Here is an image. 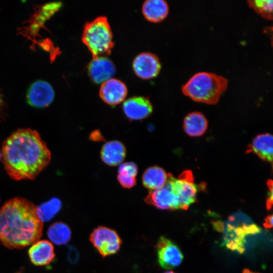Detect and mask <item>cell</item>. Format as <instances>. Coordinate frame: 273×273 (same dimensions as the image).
Here are the masks:
<instances>
[{
    "label": "cell",
    "mask_w": 273,
    "mask_h": 273,
    "mask_svg": "<svg viewBox=\"0 0 273 273\" xmlns=\"http://www.w3.org/2000/svg\"><path fill=\"white\" fill-rule=\"evenodd\" d=\"M1 154L5 170L15 180L35 179L51 159L46 143L31 128L13 132L3 142Z\"/></svg>",
    "instance_id": "1"
},
{
    "label": "cell",
    "mask_w": 273,
    "mask_h": 273,
    "mask_svg": "<svg viewBox=\"0 0 273 273\" xmlns=\"http://www.w3.org/2000/svg\"><path fill=\"white\" fill-rule=\"evenodd\" d=\"M43 222L36 207L28 200L14 198L0 209V241L10 249H22L38 241Z\"/></svg>",
    "instance_id": "2"
},
{
    "label": "cell",
    "mask_w": 273,
    "mask_h": 273,
    "mask_svg": "<svg viewBox=\"0 0 273 273\" xmlns=\"http://www.w3.org/2000/svg\"><path fill=\"white\" fill-rule=\"evenodd\" d=\"M228 80L214 73L206 72L194 74L182 87L183 94L195 102L217 103L226 89Z\"/></svg>",
    "instance_id": "3"
},
{
    "label": "cell",
    "mask_w": 273,
    "mask_h": 273,
    "mask_svg": "<svg viewBox=\"0 0 273 273\" xmlns=\"http://www.w3.org/2000/svg\"><path fill=\"white\" fill-rule=\"evenodd\" d=\"M82 40L93 58L106 57L111 53L114 43L113 33L106 17H98L84 27Z\"/></svg>",
    "instance_id": "4"
},
{
    "label": "cell",
    "mask_w": 273,
    "mask_h": 273,
    "mask_svg": "<svg viewBox=\"0 0 273 273\" xmlns=\"http://www.w3.org/2000/svg\"><path fill=\"white\" fill-rule=\"evenodd\" d=\"M166 184L174 197L175 210H187L196 201L198 186L195 183L191 170L184 171L177 178L167 174Z\"/></svg>",
    "instance_id": "5"
},
{
    "label": "cell",
    "mask_w": 273,
    "mask_h": 273,
    "mask_svg": "<svg viewBox=\"0 0 273 273\" xmlns=\"http://www.w3.org/2000/svg\"><path fill=\"white\" fill-rule=\"evenodd\" d=\"M89 240L103 257L116 254L120 249L122 240L116 231L104 226L94 229Z\"/></svg>",
    "instance_id": "6"
},
{
    "label": "cell",
    "mask_w": 273,
    "mask_h": 273,
    "mask_svg": "<svg viewBox=\"0 0 273 273\" xmlns=\"http://www.w3.org/2000/svg\"><path fill=\"white\" fill-rule=\"evenodd\" d=\"M158 261L160 265L166 269H171L178 266L183 255L178 247L173 242L161 237L156 245Z\"/></svg>",
    "instance_id": "7"
},
{
    "label": "cell",
    "mask_w": 273,
    "mask_h": 273,
    "mask_svg": "<svg viewBox=\"0 0 273 273\" xmlns=\"http://www.w3.org/2000/svg\"><path fill=\"white\" fill-rule=\"evenodd\" d=\"M55 98V91L47 81L38 80L29 87L26 94L27 103L35 108H44L49 106Z\"/></svg>",
    "instance_id": "8"
},
{
    "label": "cell",
    "mask_w": 273,
    "mask_h": 273,
    "mask_svg": "<svg viewBox=\"0 0 273 273\" xmlns=\"http://www.w3.org/2000/svg\"><path fill=\"white\" fill-rule=\"evenodd\" d=\"M133 70L141 78L149 79L157 76L161 69V64L157 56L150 53H142L134 59Z\"/></svg>",
    "instance_id": "9"
},
{
    "label": "cell",
    "mask_w": 273,
    "mask_h": 273,
    "mask_svg": "<svg viewBox=\"0 0 273 273\" xmlns=\"http://www.w3.org/2000/svg\"><path fill=\"white\" fill-rule=\"evenodd\" d=\"M127 94L125 84L120 80L111 78L100 87L99 95L102 100L111 106H116L122 102Z\"/></svg>",
    "instance_id": "10"
},
{
    "label": "cell",
    "mask_w": 273,
    "mask_h": 273,
    "mask_svg": "<svg viewBox=\"0 0 273 273\" xmlns=\"http://www.w3.org/2000/svg\"><path fill=\"white\" fill-rule=\"evenodd\" d=\"M124 114L131 120H142L148 117L153 111V106L148 98L133 97L123 104Z\"/></svg>",
    "instance_id": "11"
},
{
    "label": "cell",
    "mask_w": 273,
    "mask_h": 273,
    "mask_svg": "<svg viewBox=\"0 0 273 273\" xmlns=\"http://www.w3.org/2000/svg\"><path fill=\"white\" fill-rule=\"evenodd\" d=\"M88 72L94 82L102 84L114 75L115 67L113 63L106 57L95 58L89 64Z\"/></svg>",
    "instance_id": "12"
},
{
    "label": "cell",
    "mask_w": 273,
    "mask_h": 273,
    "mask_svg": "<svg viewBox=\"0 0 273 273\" xmlns=\"http://www.w3.org/2000/svg\"><path fill=\"white\" fill-rule=\"evenodd\" d=\"M28 253L31 262L39 266L50 264L55 257L54 246L47 240H38L32 244Z\"/></svg>",
    "instance_id": "13"
},
{
    "label": "cell",
    "mask_w": 273,
    "mask_h": 273,
    "mask_svg": "<svg viewBox=\"0 0 273 273\" xmlns=\"http://www.w3.org/2000/svg\"><path fill=\"white\" fill-rule=\"evenodd\" d=\"M246 153H253L260 159L272 164L273 158V138L269 133L256 136L248 146Z\"/></svg>",
    "instance_id": "14"
},
{
    "label": "cell",
    "mask_w": 273,
    "mask_h": 273,
    "mask_svg": "<svg viewBox=\"0 0 273 273\" xmlns=\"http://www.w3.org/2000/svg\"><path fill=\"white\" fill-rule=\"evenodd\" d=\"M145 201L159 209L175 210L174 197L166 183L162 188L151 191Z\"/></svg>",
    "instance_id": "15"
},
{
    "label": "cell",
    "mask_w": 273,
    "mask_h": 273,
    "mask_svg": "<svg viewBox=\"0 0 273 273\" xmlns=\"http://www.w3.org/2000/svg\"><path fill=\"white\" fill-rule=\"evenodd\" d=\"M126 148L118 141H109L105 143L101 151V157L106 164L114 166L120 164L124 159Z\"/></svg>",
    "instance_id": "16"
},
{
    "label": "cell",
    "mask_w": 273,
    "mask_h": 273,
    "mask_svg": "<svg viewBox=\"0 0 273 273\" xmlns=\"http://www.w3.org/2000/svg\"><path fill=\"white\" fill-rule=\"evenodd\" d=\"M168 11V5L163 0H148L142 6V12L145 18L154 23L163 20L167 17Z\"/></svg>",
    "instance_id": "17"
},
{
    "label": "cell",
    "mask_w": 273,
    "mask_h": 273,
    "mask_svg": "<svg viewBox=\"0 0 273 273\" xmlns=\"http://www.w3.org/2000/svg\"><path fill=\"white\" fill-rule=\"evenodd\" d=\"M208 121L205 116L199 112H193L185 118L183 127L185 132L191 136H199L207 129Z\"/></svg>",
    "instance_id": "18"
},
{
    "label": "cell",
    "mask_w": 273,
    "mask_h": 273,
    "mask_svg": "<svg viewBox=\"0 0 273 273\" xmlns=\"http://www.w3.org/2000/svg\"><path fill=\"white\" fill-rule=\"evenodd\" d=\"M167 179V174L160 167L153 166L148 167L142 176L143 186L151 191L163 187Z\"/></svg>",
    "instance_id": "19"
},
{
    "label": "cell",
    "mask_w": 273,
    "mask_h": 273,
    "mask_svg": "<svg viewBox=\"0 0 273 273\" xmlns=\"http://www.w3.org/2000/svg\"><path fill=\"white\" fill-rule=\"evenodd\" d=\"M47 235L51 243L62 245L69 241L71 237V231L66 223L57 222L50 225L48 230Z\"/></svg>",
    "instance_id": "20"
},
{
    "label": "cell",
    "mask_w": 273,
    "mask_h": 273,
    "mask_svg": "<svg viewBox=\"0 0 273 273\" xmlns=\"http://www.w3.org/2000/svg\"><path fill=\"white\" fill-rule=\"evenodd\" d=\"M61 206V202L59 199L53 198L36 207L39 219L42 222L50 221L59 212Z\"/></svg>",
    "instance_id": "21"
},
{
    "label": "cell",
    "mask_w": 273,
    "mask_h": 273,
    "mask_svg": "<svg viewBox=\"0 0 273 273\" xmlns=\"http://www.w3.org/2000/svg\"><path fill=\"white\" fill-rule=\"evenodd\" d=\"M248 5L261 16L269 20L272 19V0L248 1Z\"/></svg>",
    "instance_id": "22"
},
{
    "label": "cell",
    "mask_w": 273,
    "mask_h": 273,
    "mask_svg": "<svg viewBox=\"0 0 273 273\" xmlns=\"http://www.w3.org/2000/svg\"><path fill=\"white\" fill-rule=\"evenodd\" d=\"M138 173V166L132 162L121 164L118 168V174L128 175L136 177Z\"/></svg>",
    "instance_id": "23"
},
{
    "label": "cell",
    "mask_w": 273,
    "mask_h": 273,
    "mask_svg": "<svg viewBox=\"0 0 273 273\" xmlns=\"http://www.w3.org/2000/svg\"><path fill=\"white\" fill-rule=\"evenodd\" d=\"M117 179L120 184L124 188H131L136 184V177L128 175L118 174Z\"/></svg>",
    "instance_id": "24"
},
{
    "label": "cell",
    "mask_w": 273,
    "mask_h": 273,
    "mask_svg": "<svg viewBox=\"0 0 273 273\" xmlns=\"http://www.w3.org/2000/svg\"><path fill=\"white\" fill-rule=\"evenodd\" d=\"M67 257L71 263L76 262L79 257L77 250L73 247H69L68 250Z\"/></svg>",
    "instance_id": "25"
},
{
    "label": "cell",
    "mask_w": 273,
    "mask_h": 273,
    "mask_svg": "<svg viewBox=\"0 0 273 273\" xmlns=\"http://www.w3.org/2000/svg\"><path fill=\"white\" fill-rule=\"evenodd\" d=\"M267 185L269 190L268 196L266 201V207L268 209H270L272 203V181L269 179L267 181Z\"/></svg>",
    "instance_id": "26"
},
{
    "label": "cell",
    "mask_w": 273,
    "mask_h": 273,
    "mask_svg": "<svg viewBox=\"0 0 273 273\" xmlns=\"http://www.w3.org/2000/svg\"><path fill=\"white\" fill-rule=\"evenodd\" d=\"M264 225L265 227L267 228H270L272 227V215H270L266 218Z\"/></svg>",
    "instance_id": "27"
},
{
    "label": "cell",
    "mask_w": 273,
    "mask_h": 273,
    "mask_svg": "<svg viewBox=\"0 0 273 273\" xmlns=\"http://www.w3.org/2000/svg\"><path fill=\"white\" fill-rule=\"evenodd\" d=\"M243 273H257V272H255L252 271L248 269H245L243 271Z\"/></svg>",
    "instance_id": "28"
},
{
    "label": "cell",
    "mask_w": 273,
    "mask_h": 273,
    "mask_svg": "<svg viewBox=\"0 0 273 273\" xmlns=\"http://www.w3.org/2000/svg\"><path fill=\"white\" fill-rule=\"evenodd\" d=\"M163 273H175V272H174L172 271H165V272H164Z\"/></svg>",
    "instance_id": "29"
},
{
    "label": "cell",
    "mask_w": 273,
    "mask_h": 273,
    "mask_svg": "<svg viewBox=\"0 0 273 273\" xmlns=\"http://www.w3.org/2000/svg\"><path fill=\"white\" fill-rule=\"evenodd\" d=\"M1 157H2V154H1V151H0V159H1Z\"/></svg>",
    "instance_id": "30"
},
{
    "label": "cell",
    "mask_w": 273,
    "mask_h": 273,
    "mask_svg": "<svg viewBox=\"0 0 273 273\" xmlns=\"http://www.w3.org/2000/svg\"><path fill=\"white\" fill-rule=\"evenodd\" d=\"M17 273H22V272L20 271V272H17Z\"/></svg>",
    "instance_id": "31"
},
{
    "label": "cell",
    "mask_w": 273,
    "mask_h": 273,
    "mask_svg": "<svg viewBox=\"0 0 273 273\" xmlns=\"http://www.w3.org/2000/svg\"><path fill=\"white\" fill-rule=\"evenodd\" d=\"M1 100L0 99V106H1Z\"/></svg>",
    "instance_id": "32"
}]
</instances>
